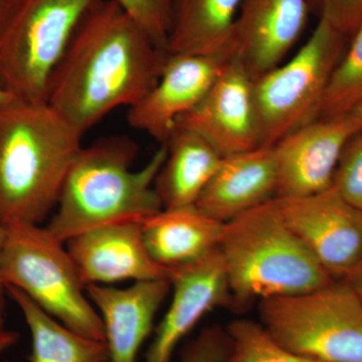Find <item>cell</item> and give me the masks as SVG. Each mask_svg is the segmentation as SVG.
Returning a JSON list of instances; mask_svg holds the SVG:
<instances>
[{"mask_svg":"<svg viewBox=\"0 0 362 362\" xmlns=\"http://www.w3.org/2000/svg\"><path fill=\"white\" fill-rule=\"evenodd\" d=\"M168 57L118 2L103 0L76 30L45 102L84 136L110 112L141 101Z\"/></svg>","mask_w":362,"mask_h":362,"instance_id":"cell-1","label":"cell"},{"mask_svg":"<svg viewBox=\"0 0 362 362\" xmlns=\"http://www.w3.org/2000/svg\"><path fill=\"white\" fill-rule=\"evenodd\" d=\"M82 138L45 101L0 102L2 225H40L56 209Z\"/></svg>","mask_w":362,"mask_h":362,"instance_id":"cell-2","label":"cell"},{"mask_svg":"<svg viewBox=\"0 0 362 362\" xmlns=\"http://www.w3.org/2000/svg\"><path fill=\"white\" fill-rule=\"evenodd\" d=\"M166 153L161 144L143 168L133 170L138 145L127 136H108L82 146L47 228L66 243L100 226L151 218L163 209L154 182Z\"/></svg>","mask_w":362,"mask_h":362,"instance_id":"cell-3","label":"cell"},{"mask_svg":"<svg viewBox=\"0 0 362 362\" xmlns=\"http://www.w3.org/2000/svg\"><path fill=\"white\" fill-rule=\"evenodd\" d=\"M218 250L237 306L334 281L286 223L275 199L226 223Z\"/></svg>","mask_w":362,"mask_h":362,"instance_id":"cell-4","label":"cell"},{"mask_svg":"<svg viewBox=\"0 0 362 362\" xmlns=\"http://www.w3.org/2000/svg\"><path fill=\"white\" fill-rule=\"evenodd\" d=\"M0 281L16 288L70 329L105 341L103 321L86 291L66 244L47 226H6Z\"/></svg>","mask_w":362,"mask_h":362,"instance_id":"cell-5","label":"cell"},{"mask_svg":"<svg viewBox=\"0 0 362 362\" xmlns=\"http://www.w3.org/2000/svg\"><path fill=\"white\" fill-rule=\"evenodd\" d=\"M103 0H18L0 23V89L42 102L85 16Z\"/></svg>","mask_w":362,"mask_h":362,"instance_id":"cell-6","label":"cell"},{"mask_svg":"<svg viewBox=\"0 0 362 362\" xmlns=\"http://www.w3.org/2000/svg\"><path fill=\"white\" fill-rule=\"evenodd\" d=\"M259 322L276 341L320 362H362V302L345 281L259 301Z\"/></svg>","mask_w":362,"mask_h":362,"instance_id":"cell-7","label":"cell"},{"mask_svg":"<svg viewBox=\"0 0 362 362\" xmlns=\"http://www.w3.org/2000/svg\"><path fill=\"white\" fill-rule=\"evenodd\" d=\"M349 37L327 21L316 28L289 61L254 81L259 146L273 147L286 135L313 120Z\"/></svg>","mask_w":362,"mask_h":362,"instance_id":"cell-8","label":"cell"},{"mask_svg":"<svg viewBox=\"0 0 362 362\" xmlns=\"http://www.w3.org/2000/svg\"><path fill=\"white\" fill-rule=\"evenodd\" d=\"M359 132L361 122L351 111L313 119L276 143V199L308 197L332 187L343 149Z\"/></svg>","mask_w":362,"mask_h":362,"instance_id":"cell-9","label":"cell"},{"mask_svg":"<svg viewBox=\"0 0 362 362\" xmlns=\"http://www.w3.org/2000/svg\"><path fill=\"white\" fill-rule=\"evenodd\" d=\"M275 202L286 223L334 280L346 278L361 262L362 213L334 188Z\"/></svg>","mask_w":362,"mask_h":362,"instance_id":"cell-10","label":"cell"},{"mask_svg":"<svg viewBox=\"0 0 362 362\" xmlns=\"http://www.w3.org/2000/svg\"><path fill=\"white\" fill-rule=\"evenodd\" d=\"M310 11L308 0H244L226 58L257 80L284 62L301 37Z\"/></svg>","mask_w":362,"mask_h":362,"instance_id":"cell-11","label":"cell"},{"mask_svg":"<svg viewBox=\"0 0 362 362\" xmlns=\"http://www.w3.org/2000/svg\"><path fill=\"white\" fill-rule=\"evenodd\" d=\"M175 125L202 136L223 157L259 148L254 80L228 61L204 99Z\"/></svg>","mask_w":362,"mask_h":362,"instance_id":"cell-12","label":"cell"},{"mask_svg":"<svg viewBox=\"0 0 362 362\" xmlns=\"http://www.w3.org/2000/svg\"><path fill=\"white\" fill-rule=\"evenodd\" d=\"M228 62L221 54H168L156 86L130 107L128 123L163 144L176 121L204 99Z\"/></svg>","mask_w":362,"mask_h":362,"instance_id":"cell-13","label":"cell"},{"mask_svg":"<svg viewBox=\"0 0 362 362\" xmlns=\"http://www.w3.org/2000/svg\"><path fill=\"white\" fill-rule=\"evenodd\" d=\"M171 297L144 362H171L176 347L216 307L233 305L220 250L171 270Z\"/></svg>","mask_w":362,"mask_h":362,"instance_id":"cell-14","label":"cell"},{"mask_svg":"<svg viewBox=\"0 0 362 362\" xmlns=\"http://www.w3.org/2000/svg\"><path fill=\"white\" fill-rule=\"evenodd\" d=\"M86 285L169 280L171 271L150 256L142 223H120L93 228L65 243Z\"/></svg>","mask_w":362,"mask_h":362,"instance_id":"cell-15","label":"cell"},{"mask_svg":"<svg viewBox=\"0 0 362 362\" xmlns=\"http://www.w3.org/2000/svg\"><path fill=\"white\" fill-rule=\"evenodd\" d=\"M170 290L169 280L140 281L124 289L87 286L88 297L103 321L108 362H137L139 350L151 334L157 312Z\"/></svg>","mask_w":362,"mask_h":362,"instance_id":"cell-16","label":"cell"},{"mask_svg":"<svg viewBox=\"0 0 362 362\" xmlns=\"http://www.w3.org/2000/svg\"><path fill=\"white\" fill-rule=\"evenodd\" d=\"M277 185L273 147L233 154L223 157L197 206L226 223L276 199Z\"/></svg>","mask_w":362,"mask_h":362,"instance_id":"cell-17","label":"cell"},{"mask_svg":"<svg viewBox=\"0 0 362 362\" xmlns=\"http://www.w3.org/2000/svg\"><path fill=\"white\" fill-rule=\"evenodd\" d=\"M223 226L197 206H190L162 209L143 221L142 233L152 259L171 271L218 249Z\"/></svg>","mask_w":362,"mask_h":362,"instance_id":"cell-18","label":"cell"},{"mask_svg":"<svg viewBox=\"0 0 362 362\" xmlns=\"http://www.w3.org/2000/svg\"><path fill=\"white\" fill-rule=\"evenodd\" d=\"M154 188L163 209L197 206L223 157L194 131L175 125Z\"/></svg>","mask_w":362,"mask_h":362,"instance_id":"cell-19","label":"cell"},{"mask_svg":"<svg viewBox=\"0 0 362 362\" xmlns=\"http://www.w3.org/2000/svg\"><path fill=\"white\" fill-rule=\"evenodd\" d=\"M244 0H177L168 54L225 56L233 23Z\"/></svg>","mask_w":362,"mask_h":362,"instance_id":"cell-20","label":"cell"},{"mask_svg":"<svg viewBox=\"0 0 362 362\" xmlns=\"http://www.w3.org/2000/svg\"><path fill=\"white\" fill-rule=\"evenodd\" d=\"M6 293L18 304L33 339L30 362H108L106 341L86 337L42 310L25 293L7 286Z\"/></svg>","mask_w":362,"mask_h":362,"instance_id":"cell-21","label":"cell"},{"mask_svg":"<svg viewBox=\"0 0 362 362\" xmlns=\"http://www.w3.org/2000/svg\"><path fill=\"white\" fill-rule=\"evenodd\" d=\"M361 101L362 23L350 37L346 49L331 75L316 118L349 113Z\"/></svg>","mask_w":362,"mask_h":362,"instance_id":"cell-22","label":"cell"},{"mask_svg":"<svg viewBox=\"0 0 362 362\" xmlns=\"http://www.w3.org/2000/svg\"><path fill=\"white\" fill-rule=\"evenodd\" d=\"M226 330L230 349L225 362H320L285 349L257 321L237 319Z\"/></svg>","mask_w":362,"mask_h":362,"instance_id":"cell-23","label":"cell"},{"mask_svg":"<svg viewBox=\"0 0 362 362\" xmlns=\"http://www.w3.org/2000/svg\"><path fill=\"white\" fill-rule=\"evenodd\" d=\"M168 51V42L177 0H115Z\"/></svg>","mask_w":362,"mask_h":362,"instance_id":"cell-24","label":"cell"},{"mask_svg":"<svg viewBox=\"0 0 362 362\" xmlns=\"http://www.w3.org/2000/svg\"><path fill=\"white\" fill-rule=\"evenodd\" d=\"M332 187L350 206L362 213V134L347 142L333 176Z\"/></svg>","mask_w":362,"mask_h":362,"instance_id":"cell-25","label":"cell"},{"mask_svg":"<svg viewBox=\"0 0 362 362\" xmlns=\"http://www.w3.org/2000/svg\"><path fill=\"white\" fill-rule=\"evenodd\" d=\"M228 349L226 328L209 326L183 347L177 362H225Z\"/></svg>","mask_w":362,"mask_h":362,"instance_id":"cell-26","label":"cell"},{"mask_svg":"<svg viewBox=\"0 0 362 362\" xmlns=\"http://www.w3.org/2000/svg\"><path fill=\"white\" fill-rule=\"evenodd\" d=\"M319 18L349 37L362 23V0H308Z\"/></svg>","mask_w":362,"mask_h":362,"instance_id":"cell-27","label":"cell"},{"mask_svg":"<svg viewBox=\"0 0 362 362\" xmlns=\"http://www.w3.org/2000/svg\"><path fill=\"white\" fill-rule=\"evenodd\" d=\"M343 281L349 284V287L354 290L356 296L362 302V259L356 268L350 272L349 275L346 278L343 279Z\"/></svg>","mask_w":362,"mask_h":362,"instance_id":"cell-28","label":"cell"},{"mask_svg":"<svg viewBox=\"0 0 362 362\" xmlns=\"http://www.w3.org/2000/svg\"><path fill=\"white\" fill-rule=\"evenodd\" d=\"M18 335L11 331H4L0 334V352L13 346L18 341Z\"/></svg>","mask_w":362,"mask_h":362,"instance_id":"cell-29","label":"cell"},{"mask_svg":"<svg viewBox=\"0 0 362 362\" xmlns=\"http://www.w3.org/2000/svg\"><path fill=\"white\" fill-rule=\"evenodd\" d=\"M18 0H0V23L6 20Z\"/></svg>","mask_w":362,"mask_h":362,"instance_id":"cell-30","label":"cell"},{"mask_svg":"<svg viewBox=\"0 0 362 362\" xmlns=\"http://www.w3.org/2000/svg\"><path fill=\"white\" fill-rule=\"evenodd\" d=\"M4 235H6V226L2 225L0 221V252H1L2 245H4ZM6 288L0 281V314L4 313V295H6Z\"/></svg>","mask_w":362,"mask_h":362,"instance_id":"cell-31","label":"cell"},{"mask_svg":"<svg viewBox=\"0 0 362 362\" xmlns=\"http://www.w3.org/2000/svg\"><path fill=\"white\" fill-rule=\"evenodd\" d=\"M352 112H354V113L356 114V116L357 117V118H358L359 122H361L362 134V101L361 102V103L357 105L356 108H354V110H352Z\"/></svg>","mask_w":362,"mask_h":362,"instance_id":"cell-32","label":"cell"},{"mask_svg":"<svg viewBox=\"0 0 362 362\" xmlns=\"http://www.w3.org/2000/svg\"><path fill=\"white\" fill-rule=\"evenodd\" d=\"M8 98H11V97L7 96L6 93H4V90L0 89V102L4 101V100L8 99Z\"/></svg>","mask_w":362,"mask_h":362,"instance_id":"cell-33","label":"cell"},{"mask_svg":"<svg viewBox=\"0 0 362 362\" xmlns=\"http://www.w3.org/2000/svg\"><path fill=\"white\" fill-rule=\"evenodd\" d=\"M4 319H2V314H0V334L4 332Z\"/></svg>","mask_w":362,"mask_h":362,"instance_id":"cell-34","label":"cell"}]
</instances>
